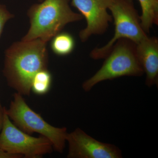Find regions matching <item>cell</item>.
Listing matches in <instances>:
<instances>
[{
	"label": "cell",
	"mask_w": 158,
	"mask_h": 158,
	"mask_svg": "<svg viewBox=\"0 0 158 158\" xmlns=\"http://www.w3.org/2000/svg\"><path fill=\"white\" fill-rule=\"evenodd\" d=\"M5 111L20 129L28 134H40L51 141L56 151L63 152L68 134L66 128L56 127L49 124L28 106L21 94H15L10 106L8 109L5 108Z\"/></svg>",
	"instance_id": "5"
},
{
	"label": "cell",
	"mask_w": 158,
	"mask_h": 158,
	"mask_svg": "<svg viewBox=\"0 0 158 158\" xmlns=\"http://www.w3.org/2000/svg\"><path fill=\"white\" fill-rule=\"evenodd\" d=\"M39 2H42V1H43V0H39Z\"/></svg>",
	"instance_id": "16"
},
{
	"label": "cell",
	"mask_w": 158,
	"mask_h": 158,
	"mask_svg": "<svg viewBox=\"0 0 158 158\" xmlns=\"http://www.w3.org/2000/svg\"><path fill=\"white\" fill-rule=\"evenodd\" d=\"M13 17L14 15L9 12L6 6L0 5V37L6 22Z\"/></svg>",
	"instance_id": "13"
},
{
	"label": "cell",
	"mask_w": 158,
	"mask_h": 158,
	"mask_svg": "<svg viewBox=\"0 0 158 158\" xmlns=\"http://www.w3.org/2000/svg\"><path fill=\"white\" fill-rule=\"evenodd\" d=\"M52 75L47 69L39 71L34 75L31 82V90L36 94L43 95L50 89Z\"/></svg>",
	"instance_id": "12"
},
{
	"label": "cell",
	"mask_w": 158,
	"mask_h": 158,
	"mask_svg": "<svg viewBox=\"0 0 158 158\" xmlns=\"http://www.w3.org/2000/svg\"><path fill=\"white\" fill-rule=\"evenodd\" d=\"M68 158H121V150L114 144L103 143L77 128L67 134Z\"/></svg>",
	"instance_id": "7"
},
{
	"label": "cell",
	"mask_w": 158,
	"mask_h": 158,
	"mask_svg": "<svg viewBox=\"0 0 158 158\" xmlns=\"http://www.w3.org/2000/svg\"><path fill=\"white\" fill-rule=\"evenodd\" d=\"M138 61L146 74L145 85L148 87L158 86V40L148 36L136 44Z\"/></svg>",
	"instance_id": "9"
},
{
	"label": "cell",
	"mask_w": 158,
	"mask_h": 158,
	"mask_svg": "<svg viewBox=\"0 0 158 158\" xmlns=\"http://www.w3.org/2000/svg\"><path fill=\"white\" fill-rule=\"evenodd\" d=\"M22 157L21 156L13 154L0 149V158H19Z\"/></svg>",
	"instance_id": "14"
},
{
	"label": "cell",
	"mask_w": 158,
	"mask_h": 158,
	"mask_svg": "<svg viewBox=\"0 0 158 158\" xmlns=\"http://www.w3.org/2000/svg\"><path fill=\"white\" fill-rule=\"evenodd\" d=\"M144 72L137 57L136 44L127 39L119 40L105 58L101 68L82 85L90 91L98 83L124 76L141 77Z\"/></svg>",
	"instance_id": "3"
},
{
	"label": "cell",
	"mask_w": 158,
	"mask_h": 158,
	"mask_svg": "<svg viewBox=\"0 0 158 158\" xmlns=\"http://www.w3.org/2000/svg\"><path fill=\"white\" fill-rule=\"evenodd\" d=\"M108 9L114 20V35L106 45L91 51L90 57L95 60L105 59L119 40L128 39L137 44L148 37L133 0H111Z\"/></svg>",
	"instance_id": "4"
},
{
	"label": "cell",
	"mask_w": 158,
	"mask_h": 158,
	"mask_svg": "<svg viewBox=\"0 0 158 158\" xmlns=\"http://www.w3.org/2000/svg\"><path fill=\"white\" fill-rule=\"evenodd\" d=\"M69 0H43L28 11L31 27L22 40L39 39L47 43L61 32L67 24L81 20V14L74 12Z\"/></svg>",
	"instance_id": "2"
},
{
	"label": "cell",
	"mask_w": 158,
	"mask_h": 158,
	"mask_svg": "<svg viewBox=\"0 0 158 158\" xmlns=\"http://www.w3.org/2000/svg\"><path fill=\"white\" fill-rule=\"evenodd\" d=\"M47 43L37 39L13 43L5 52L3 73L8 85L22 95L30 96L35 74L47 69Z\"/></svg>",
	"instance_id": "1"
},
{
	"label": "cell",
	"mask_w": 158,
	"mask_h": 158,
	"mask_svg": "<svg viewBox=\"0 0 158 158\" xmlns=\"http://www.w3.org/2000/svg\"><path fill=\"white\" fill-rule=\"evenodd\" d=\"M0 134V149L25 158H39L52 152L53 145L48 138L34 137L23 131L11 122L6 111Z\"/></svg>",
	"instance_id": "6"
},
{
	"label": "cell",
	"mask_w": 158,
	"mask_h": 158,
	"mask_svg": "<svg viewBox=\"0 0 158 158\" xmlns=\"http://www.w3.org/2000/svg\"><path fill=\"white\" fill-rule=\"evenodd\" d=\"M4 112H5V107H3L0 102V131L2 127Z\"/></svg>",
	"instance_id": "15"
},
{
	"label": "cell",
	"mask_w": 158,
	"mask_h": 158,
	"mask_svg": "<svg viewBox=\"0 0 158 158\" xmlns=\"http://www.w3.org/2000/svg\"><path fill=\"white\" fill-rule=\"evenodd\" d=\"M111 0H72L71 6L76 8L87 22L85 28L79 33L82 42L93 35H100L107 30L113 17L107 11Z\"/></svg>",
	"instance_id": "8"
},
{
	"label": "cell",
	"mask_w": 158,
	"mask_h": 158,
	"mask_svg": "<svg viewBox=\"0 0 158 158\" xmlns=\"http://www.w3.org/2000/svg\"><path fill=\"white\" fill-rule=\"evenodd\" d=\"M75 46L73 37L67 32H60L51 39V49L58 56H67L70 54Z\"/></svg>",
	"instance_id": "11"
},
{
	"label": "cell",
	"mask_w": 158,
	"mask_h": 158,
	"mask_svg": "<svg viewBox=\"0 0 158 158\" xmlns=\"http://www.w3.org/2000/svg\"><path fill=\"white\" fill-rule=\"evenodd\" d=\"M142 14L140 16L141 24L146 34L153 25L158 23V0H138Z\"/></svg>",
	"instance_id": "10"
}]
</instances>
